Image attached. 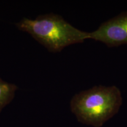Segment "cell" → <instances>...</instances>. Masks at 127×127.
I'll return each instance as SVG.
<instances>
[{
    "label": "cell",
    "mask_w": 127,
    "mask_h": 127,
    "mask_svg": "<svg viewBox=\"0 0 127 127\" xmlns=\"http://www.w3.org/2000/svg\"><path fill=\"white\" fill-rule=\"evenodd\" d=\"M18 87L14 84L3 81L0 77V112L14 99Z\"/></svg>",
    "instance_id": "obj_4"
},
{
    "label": "cell",
    "mask_w": 127,
    "mask_h": 127,
    "mask_svg": "<svg viewBox=\"0 0 127 127\" xmlns=\"http://www.w3.org/2000/svg\"><path fill=\"white\" fill-rule=\"evenodd\" d=\"M122 104L120 88L99 85L76 94L71 100L70 108L79 122L101 127L118 113Z\"/></svg>",
    "instance_id": "obj_1"
},
{
    "label": "cell",
    "mask_w": 127,
    "mask_h": 127,
    "mask_svg": "<svg viewBox=\"0 0 127 127\" xmlns=\"http://www.w3.org/2000/svg\"><path fill=\"white\" fill-rule=\"evenodd\" d=\"M16 26L29 33L50 52H60L68 46L89 39V32L78 29L62 16L53 13L39 15L34 20L23 18Z\"/></svg>",
    "instance_id": "obj_2"
},
{
    "label": "cell",
    "mask_w": 127,
    "mask_h": 127,
    "mask_svg": "<svg viewBox=\"0 0 127 127\" xmlns=\"http://www.w3.org/2000/svg\"><path fill=\"white\" fill-rule=\"evenodd\" d=\"M89 39L108 47L127 45V11L104 22L98 29L89 32Z\"/></svg>",
    "instance_id": "obj_3"
}]
</instances>
